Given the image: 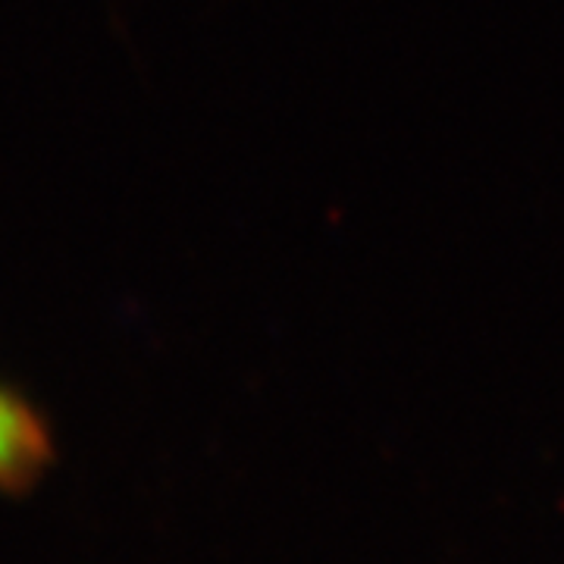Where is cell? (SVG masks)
Here are the masks:
<instances>
[{"instance_id":"obj_1","label":"cell","mask_w":564,"mask_h":564,"mask_svg":"<svg viewBox=\"0 0 564 564\" xmlns=\"http://www.w3.org/2000/svg\"><path fill=\"white\" fill-rule=\"evenodd\" d=\"M54 455L51 430L17 386L0 380V486H29Z\"/></svg>"}]
</instances>
